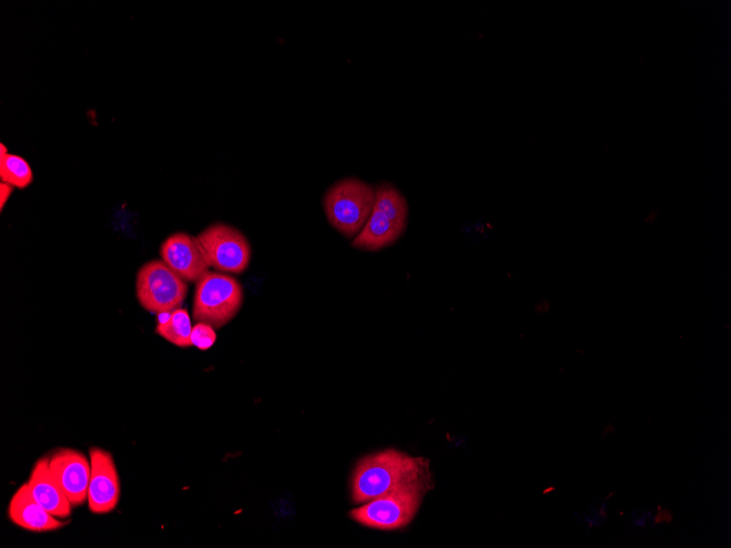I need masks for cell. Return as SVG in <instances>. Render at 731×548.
Wrapping results in <instances>:
<instances>
[{
  "label": "cell",
  "instance_id": "obj_17",
  "mask_svg": "<svg viewBox=\"0 0 731 548\" xmlns=\"http://www.w3.org/2000/svg\"><path fill=\"white\" fill-rule=\"evenodd\" d=\"M14 187L1 182L0 184V208L3 209L4 205L9 200Z\"/></svg>",
  "mask_w": 731,
  "mask_h": 548
},
{
  "label": "cell",
  "instance_id": "obj_15",
  "mask_svg": "<svg viewBox=\"0 0 731 548\" xmlns=\"http://www.w3.org/2000/svg\"><path fill=\"white\" fill-rule=\"evenodd\" d=\"M0 179L13 187L23 189L33 182V172L25 159L8 153L0 158Z\"/></svg>",
  "mask_w": 731,
  "mask_h": 548
},
{
  "label": "cell",
  "instance_id": "obj_10",
  "mask_svg": "<svg viewBox=\"0 0 731 548\" xmlns=\"http://www.w3.org/2000/svg\"><path fill=\"white\" fill-rule=\"evenodd\" d=\"M35 501L57 518L70 516L72 504L54 477L48 457L38 459L26 482Z\"/></svg>",
  "mask_w": 731,
  "mask_h": 548
},
{
  "label": "cell",
  "instance_id": "obj_8",
  "mask_svg": "<svg viewBox=\"0 0 731 548\" xmlns=\"http://www.w3.org/2000/svg\"><path fill=\"white\" fill-rule=\"evenodd\" d=\"M160 256L186 282L196 283L210 268L197 237L184 232L166 237Z\"/></svg>",
  "mask_w": 731,
  "mask_h": 548
},
{
  "label": "cell",
  "instance_id": "obj_5",
  "mask_svg": "<svg viewBox=\"0 0 731 548\" xmlns=\"http://www.w3.org/2000/svg\"><path fill=\"white\" fill-rule=\"evenodd\" d=\"M187 282L162 259L143 264L136 276V296L148 312L162 314L182 306L187 295Z\"/></svg>",
  "mask_w": 731,
  "mask_h": 548
},
{
  "label": "cell",
  "instance_id": "obj_7",
  "mask_svg": "<svg viewBox=\"0 0 731 548\" xmlns=\"http://www.w3.org/2000/svg\"><path fill=\"white\" fill-rule=\"evenodd\" d=\"M91 477L88 488V506L94 514L115 510L120 498V482L112 454L92 447L89 452Z\"/></svg>",
  "mask_w": 731,
  "mask_h": 548
},
{
  "label": "cell",
  "instance_id": "obj_16",
  "mask_svg": "<svg viewBox=\"0 0 731 548\" xmlns=\"http://www.w3.org/2000/svg\"><path fill=\"white\" fill-rule=\"evenodd\" d=\"M190 339L192 346H195L200 350H207L214 343L217 335L211 325L204 322H197V324L193 326Z\"/></svg>",
  "mask_w": 731,
  "mask_h": 548
},
{
  "label": "cell",
  "instance_id": "obj_2",
  "mask_svg": "<svg viewBox=\"0 0 731 548\" xmlns=\"http://www.w3.org/2000/svg\"><path fill=\"white\" fill-rule=\"evenodd\" d=\"M375 200V187L357 177H346L332 185L323 197L328 223L347 238H353L369 219Z\"/></svg>",
  "mask_w": 731,
  "mask_h": 548
},
{
  "label": "cell",
  "instance_id": "obj_3",
  "mask_svg": "<svg viewBox=\"0 0 731 548\" xmlns=\"http://www.w3.org/2000/svg\"><path fill=\"white\" fill-rule=\"evenodd\" d=\"M243 298V288L234 277L208 271L196 282L193 318L219 329L237 314Z\"/></svg>",
  "mask_w": 731,
  "mask_h": 548
},
{
  "label": "cell",
  "instance_id": "obj_13",
  "mask_svg": "<svg viewBox=\"0 0 731 548\" xmlns=\"http://www.w3.org/2000/svg\"><path fill=\"white\" fill-rule=\"evenodd\" d=\"M193 326L186 308H177L170 313L158 315L155 333L169 342L186 348L192 346Z\"/></svg>",
  "mask_w": 731,
  "mask_h": 548
},
{
  "label": "cell",
  "instance_id": "obj_14",
  "mask_svg": "<svg viewBox=\"0 0 731 548\" xmlns=\"http://www.w3.org/2000/svg\"><path fill=\"white\" fill-rule=\"evenodd\" d=\"M374 209L381 211L393 222L406 229L408 219V205L401 191L388 183L375 186Z\"/></svg>",
  "mask_w": 731,
  "mask_h": 548
},
{
  "label": "cell",
  "instance_id": "obj_4",
  "mask_svg": "<svg viewBox=\"0 0 731 548\" xmlns=\"http://www.w3.org/2000/svg\"><path fill=\"white\" fill-rule=\"evenodd\" d=\"M430 487V483H414L398 488L351 510L349 516L370 528H403L413 520L423 493Z\"/></svg>",
  "mask_w": 731,
  "mask_h": 548
},
{
  "label": "cell",
  "instance_id": "obj_9",
  "mask_svg": "<svg viewBox=\"0 0 731 548\" xmlns=\"http://www.w3.org/2000/svg\"><path fill=\"white\" fill-rule=\"evenodd\" d=\"M49 468L72 505L88 499L91 463L81 452L59 448L48 457Z\"/></svg>",
  "mask_w": 731,
  "mask_h": 548
},
{
  "label": "cell",
  "instance_id": "obj_11",
  "mask_svg": "<svg viewBox=\"0 0 731 548\" xmlns=\"http://www.w3.org/2000/svg\"><path fill=\"white\" fill-rule=\"evenodd\" d=\"M8 516L19 527L36 533L56 530L66 525V522L51 515L35 501L26 482L13 493L8 505Z\"/></svg>",
  "mask_w": 731,
  "mask_h": 548
},
{
  "label": "cell",
  "instance_id": "obj_12",
  "mask_svg": "<svg viewBox=\"0 0 731 548\" xmlns=\"http://www.w3.org/2000/svg\"><path fill=\"white\" fill-rule=\"evenodd\" d=\"M405 229L373 208L362 230L353 237L351 246L357 249L376 252L394 244Z\"/></svg>",
  "mask_w": 731,
  "mask_h": 548
},
{
  "label": "cell",
  "instance_id": "obj_6",
  "mask_svg": "<svg viewBox=\"0 0 731 548\" xmlns=\"http://www.w3.org/2000/svg\"><path fill=\"white\" fill-rule=\"evenodd\" d=\"M196 237L211 268L224 273H242L248 267L251 246L240 230L213 223Z\"/></svg>",
  "mask_w": 731,
  "mask_h": 548
},
{
  "label": "cell",
  "instance_id": "obj_1",
  "mask_svg": "<svg viewBox=\"0 0 731 548\" xmlns=\"http://www.w3.org/2000/svg\"><path fill=\"white\" fill-rule=\"evenodd\" d=\"M430 483L428 460L390 448L360 459L351 479V498L366 503L398 488Z\"/></svg>",
  "mask_w": 731,
  "mask_h": 548
}]
</instances>
